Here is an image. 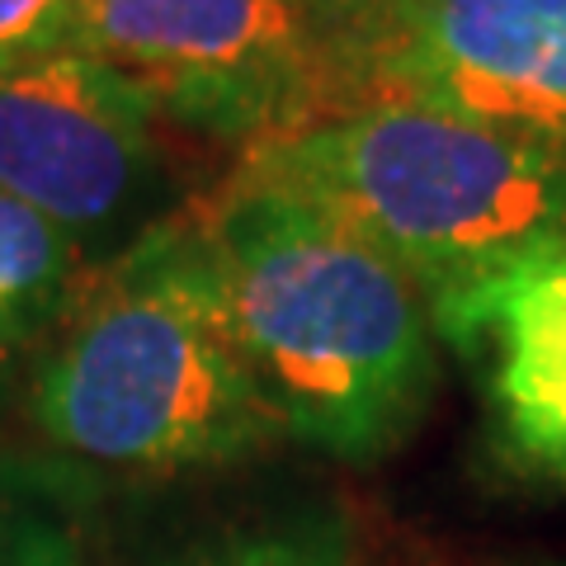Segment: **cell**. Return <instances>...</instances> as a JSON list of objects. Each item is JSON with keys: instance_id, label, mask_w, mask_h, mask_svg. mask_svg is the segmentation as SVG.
Here are the masks:
<instances>
[{"instance_id": "1", "label": "cell", "mask_w": 566, "mask_h": 566, "mask_svg": "<svg viewBox=\"0 0 566 566\" xmlns=\"http://www.w3.org/2000/svg\"><path fill=\"white\" fill-rule=\"evenodd\" d=\"M245 368L279 430L378 463L434 392L430 307L387 255L293 193L227 180L193 212Z\"/></svg>"}, {"instance_id": "2", "label": "cell", "mask_w": 566, "mask_h": 566, "mask_svg": "<svg viewBox=\"0 0 566 566\" xmlns=\"http://www.w3.org/2000/svg\"><path fill=\"white\" fill-rule=\"evenodd\" d=\"M29 416L57 453L133 476L227 468L283 439L199 222L147 227L81 283L48 331Z\"/></svg>"}, {"instance_id": "3", "label": "cell", "mask_w": 566, "mask_h": 566, "mask_svg": "<svg viewBox=\"0 0 566 566\" xmlns=\"http://www.w3.org/2000/svg\"><path fill=\"white\" fill-rule=\"evenodd\" d=\"M232 180L349 227L416 283L430 316L566 232V147L420 104H364L279 133L241 156Z\"/></svg>"}, {"instance_id": "4", "label": "cell", "mask_w": 566, "mask_h": 566, "mask_svg": "<svg viewBox=\"0 0 566 566\" xmlns=\"http://www.w3.org/2000/svg\"><path fill=\"white\" fill-rule=\"evenodd\" d=\"M349 0H76L66 52L245 151L345 114Z\"/></svg>"}, {"instance_id": "5", "label": "cell", "mask_w": 566, "mask_h": 566, "mask_svg": "<svg viewBox=\"0 0 566 566\" xmlns=\"http://www.w3.org/2000/svg\"><path fill=\"white\" fill-rule=\"evenodd\" d=\"M364 104L566 147V0H349L345 114Z\"/></svg>"}, {"instance_id": "6", "label": "cell", "mask_w": 566, "mask_h": 566, "mask_svg": "<svg viewBox=\"0 0 566 566\" xmlns=\"http://www.w3.org/2000/svg\"><path fill=\"white\" fill-rule=\"evenodd\" d=\"M161 123L128 76L76 52L0 66V189L91 245L161 189Z\"/></svg>"}, {"instance_id": "7", "label": "cell", "mask_w": 566, "mask_h": 566, "mask_svg": "<svg viewBox=\"0 0 566 566\" xmlns=\"http://www.w3.org/2000/svg\"><path fill=\"white\" fill-rule=\"evenodd\" d=\"M430 322L482 374L501 463L520 482L566 491V232L501 264Z\"/></svg>"}, {"instance_id": "8", "label": "cell", "mask_w": 566, "mask_h": 566, "mask_svg": "<svg viewBox=\"0 0 566 566\" xmlns=\"http://www.w3.org/2000/svg\"><path fill=\"white\" fill-rule=\"evenodd\" d=\"M85 283V245L0 189V359L62 322Z\"/></svg>"}, {"instance_id": "9", "label": "cell", "mask_w": 566, "mask_h": 566, "mask_svg": "<svg viewBox=\"0 0 566 566\" xmlns=\"http://www.w3.org/2000/svg\"><path fill=\"white\" fill-rule=\"evenodd\" d=\"M175 566H359L354 538L335 510H293L279 520L227 528Z\"/></svg>"}, {"instance_id": "10", "label": "cell", "mask_w": 566, "mask_h": 566, "mask_svg": "<svg viewBox=\"0 0 566 566\" xmlns=\"http://www.w3.org/2000/svg\"><path fill=\"white\" fill-rule=\"evenodd\" d=\"M71 14L76 0H0V66L66 52Z\"/></svg>"}, {"instance_id": "11", "label": "cell", "mask_w": 566, "mask_h": 566, "mask_svg": "<svg viewBox=\"0 0 566 566\" xmlns=\"http://www.w3.org/2000/svg\"><path fill=\"white\" fill-rule=\"evenodd\" d=\"M6 562H24V566L62 562V547L52 543L39 524L20 528V510H14L10 491H6V476H0V566H6Z\"/></svg>"}]
</instances>
